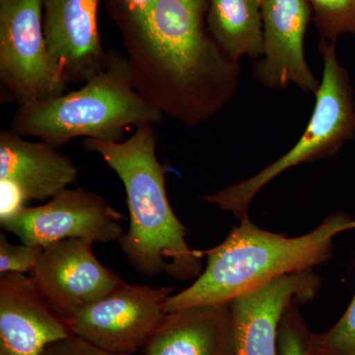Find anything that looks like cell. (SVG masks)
I'll use <instances>...</instances> for the list:
<instances>
[{
	"label": "cell",
	"instance_id": "obj_1",
	"mask_svg": "<svg viewBox=\"0 0 355 355\" xmlns=\"http://www.w3.org/2000/svg\"><path fill=\"white\" fill-rule=\"evenodd\" d=\"M207 13V0H151L118 15L135 89L189 127L214 118L239 87V62L212 39Z\"/></svg>",
	"mask_w": 355,
	"mask_h": 355
},
{
	"label": "cell",
	"instance_id": "obj_2",
	"mask_svg": "<svg viewBox=\"0 0 355 355\" xmlns=\"http://www.w3.org/2000/svg\"><path fill=\"white\" fill-rule=\"evenodd\" d=\"M155 125H140L121 141L86 139L83 146L99 154L125 187L130 221L119 243L133 270L144 277L167 275L184 282L200 277L203 254L189 247L186 226L168 200Z\"/></svg>",
	"mask_w": 355,
	"mask_h": 355
},
{
	"label": "cell",
	"instance_id": "obj_3",
	"mask_svg": "<svg viewBox=\"0 0 355 355\" xmlns=\"http://www.w3.org/2000/svg\"><path fill=\"white\" fill-rule=\"evenodd\" d=\"M355 229L345 212L327 217L300 237H287L240 221L218 246L202 251L207 266L191 286L168 299L166 312L223 304L282 275L305 272L331 258L336 235Z\"/></svg>",
	"mask_w": 355,
	"mask_h": 355
},
{
	"label": "cell",
	"instance_id": "obj_4",
	"mask_svg": "<svg viewBox=\"0 0 355 355\" xmlns=\"http://www.w3.org/2000/svg\"><path fill=\"white\" fill-rule=\"evenodd\" d=\"M164 116L135 89L125 55L111 50L104 69L83 87L18 106L11 130L60 148L78 137L121 141L128 128L157 125Z\"/></svg>",
	"mask_w": 355,
	"mask_h": 355
},
{
	"label": "cell",
	"instance_id": "obj_5",
	"mask_svg": "<svg viewBox=\"0 0 355 355\" xmlns=\"http://www.w3.org/2000/svg\"><path fill=\"white\" fill-rule=\"evenodd\" d=\"M318 49L323 60V76L315 95L314 111L300 139L261 171L205 196V202L231 212L240 221L246 220L254 197L272 180L296 166L334 157L354 139L355 96L349 71L340 64L336 43L320 39Z\"/></svg>",
	"mask_w": 355,
	"mask_h": 355
},
{
	"label": "cell",
	"instance_id": "obj_6",
	"mask_svg": "<svg viewBox=\"0 0 355 355\" xmlns=\"http://www.w3.org/2000/svg\"><path fill=\"white\" fill-rule=\"evenodd\" d=\"M0 80L18 106L67 92L44 37L43 0H0Z\"/></svg>",
	"mask_w": 355,
	"mask_h": 355
},
{
	"label": "cell",
	"instance_id": "obj_7",
	"mask_svg": "<svg viewBox=\"0 0 355 355\" xmlns=\"http://www.w3.org/2000/svg\"><path fill=\"white\" fill-rule=\"evenodd\" d=\"M172 287L123 282L67 321L72 335L107 352L139 354L167 315Z\"/></svg>",
	"mask_w": 355,
	"mask_h": 355
},
{
	"label": "cell",
	"instance_id": "obj_8",
	"mask_svg": "<svg viewBox=\"0 0 355 355\" xmlns=\"http://www.w3.org/2000/svg\"><path fill=\"white\" fill-rule=\"evenodd\" d=\"M125 219L102 196L67 188L46 205L23 207L0 223L21 242L44 248L65 239L87 240L93 244L120 241L125 234L121 225Z\"/></svg>",
	"mask_w": 355,
	"mask_h": 355
},
{
	"label": "cell",
	"instance_id": "obj_9",
	"mask_svg": "<svg viewBox=\"0 0 355 355\" xmlns=\"http://www.w3.org/2000/svg\"><path fill=\"white\" fill-rule=\"evenodd\" d=\"M92 246L83 239L53 243L30 272L46 304L65 322L125 282L98 261Z\"/></svg>",
	"mask_w": 355,
	"mask_h": 355
},
{
	"label": "cell",
	"instance_id": "obj_10",
	"mask_svg": "<svg viewBox=\"0 0 355 355\" xmlns=\"http://www.w3.org/2000/svg\"><path fill=\"white\" fill-rule=\"evenodd\" d=\"M263 53L254 60L253 76L263 87L294 85L316 95L321 81L305 55V37L312 18L306 0H261Z\"/></svg>",
	"mask_w": 355,
	"mask_h": 355
},
{
	"label": "cell",
	"instance_id": "obj_11",
	"mask_svg": "<svg viewBox=\"0 0 355 355\" xmlns=\"http://www.w3.org/2000/svg\"><path fill=\"white\" fill-rule=\"evenodd\" d=\"M321 279L313 270L282 275L229 302L237 355H279L282 316L293 303L313 300Z\"/></svg>",
	"mask_w": 355,
	"mask_h": 355
},
{
	"label": "cell",
	"instance_id": "obj_12",
	"mask_svg": "<svg viewBox=\"0 0 355 355\" xmlns=\"http://www.w3.org/2000/svg\"><path fill=\"white\" fill-rule=\"evenodd\" d=\"M100 0H43L44 37L69 83H85L108 60L98 28Z\"/></svg>",
	"mask_w": 355,
	"mask_h": 355
},
{
	"label": "cell",
	"instance_id": "obj_13",
	"mask_svg": "<svg viewBox=\"0 0 355 355\" xmlns=\"http://www.w3.org/2000/svg\"><path fill=\"white\" fill-rule=\"evenodd\" d=\"M72 336L49 307L31 277H0V355H42L51 343Z\"/></svg>",
	"mask_w": 355,
	"mask_h": 355
},
{
	"label": "cell",
	"instance_id": "obj_14",
	"mask_svg": "<svg viewBox=\"0 0 355 355\" xmlns=\"http://www.w3.org/2000/svg\"><path fill=\"white\" fill-rule=\"evenodd\" d=\"M79 170L69 156L44 141L0 132V181L12 184L26 202L53 198L76 183Z\"/></svg>",
	"mask_w": 355,
	"mask_h": 355
},
{
	"label": "cell",
	"instance_id": "obj_15",
	"mask_svg": "<svg viewBox=\"0 0 355 355\" xmlns=\"http://www.w3.org/2000/svg\"><path fill=\"white\" fill-rule=\"evenodd\" d=\"M142 355H237L229 303L167 313Z\"/></svg>",
	"mask_w": 355,
	"mask_h": 355
},
{
	"label": "cell",
	"instance_id": "obj_16",
	"mask_svg": "<svg viewBox=\"0 0 355 355\" xmlns=\"http://www.w3.org/2000/svg\"><path fill=\"white\" fill-rule=\"evenodd\" d=\"M207 24L212 39L234 62L261 57V0H207Z\"/></svg>",
	"mask_w": 355,
	"mask_h": 355
},
{
	"label": "cell",
	"instance_id": "obj_17",
	"mask_svg": "<svg viewBox=\"0 0 355 355\" xmlns=\"http://www.w3.org/2000/svg\"><path fill=\"white\" fill-rule=\"evenodd\" d=\"M320 39L336 43L345 35H355V0H306Z\"/></svg>",
	"mask_w": 355,
	"mask_h": 355
},
{
	"label": "cell",
	"instance_id": "obj_18",
	"mask_svg": "<svg viewBox=\"0 0 355 355\" xmlns=\"http://www.w3.org/2000/svg\"><path fill=\"white\" fill-rule=\"evenodd\" d=\"M314 355H355V293L345 314L327 333L314 334Z\"/></svg>",
	"mask_w": 355,
	"mask_h": 355
},
{
	"label": "cell",
	"instance_id": "obj_19",
	"mask_svg": "<svg viewBox=\"0 0 355 355\" xmlns=\"http://www.w3.org/2000/svg\"><path fill=\"white\" fill-rule=\"evenodd\" d=\"M299 303L287 308L279 324L277 347L279 355H314L313 336L298 310Z\"/></svg>",
	"mask_w": 355,
	"mask_h": 355
},
{
	"label": "cell",
	"instance_id": "obj_20",
	"mask_svg": "<svg viewBox=\"0 0 355 355\" xmlns=\"http://www.w3.org/2000/svg\"><path fill=\"white\" fill-rule=\"evenodd\" d=\"M43 251L44 247L37 245L11 244L6 236L0 234V272L30 273Z\"/></svg>",
	"mask_w": 355,
	"mask_h": 355
},
{
	"label": "cell",
	"instance_id": "obj_21",
	"mask_svg": "<svg viewBox=\"0 0 355 355\" xmlns=\"http://www.w3.org/2000/svg\"><path fill=\"white\" fill-rule=\"evenodd\" d=\"M42 355H139L118 354L107 352L91 345L78 336L72 335L69 338L58 340L49 345Z\"/></svg>",
	"mask_w": 355,
	"mask_h": 355
}]
</instances>
